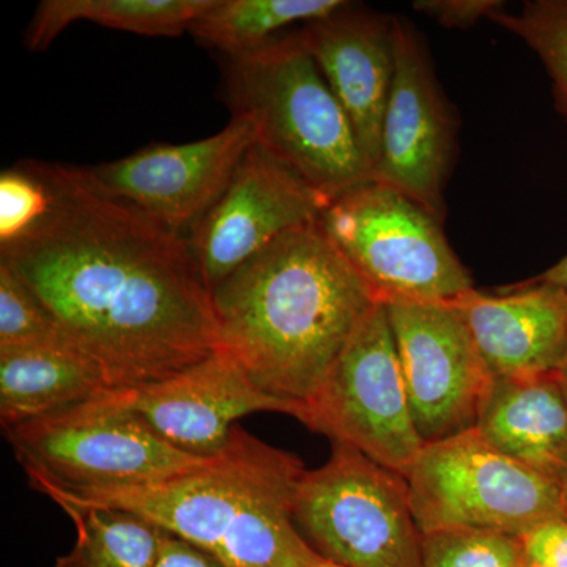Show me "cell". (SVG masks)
<instances>
[{"label":"cell","mask_w":567,"mask_h":567,"mask_svg":"<svg viewBox=\"0 0 567 567\" xmlns=\"http://www.w3.org/2000/svg\"><path fill=\"white\" fill-rule=\"evenodd\" d=\"M31 164L50 189V210L0 248V264L112 390L151 385L215 352L212 293L188 237L103 196L80 167Z\"/></svg>","instance_id":"cell-1"},{"label":"cell","mask_w":567,"mask_h":567,"mask_svg":"<svg viewBox=\"0 0 567 567\" xmlns=\"http://www.w3.org/2000/svg\"><path fill=\"white\" fill-rule=\"evenodd\" d=\"M254 144L251 121L233 115L226 128L205 140L151 145L125 158L80 169L103 196L186 235L221 196Z\"/></svg>","instance_id":"cell-10"},{"label":"cell","mask_w":567,"mask_h":567,"mask_svg":"<svg viewBox=\"0 0 567 567\" xmlns=\"http://www.w3.org/2000/svg\"><path fill=\"white\" fill-rule=\"evenodd\" d=\"M115 391L164 442L196 458L218 456L240 417L271 412L303 423L306 415L305 406L254 386L233 358L219 349L159 382Z\"/></svg>","instance_id":"cell-14"},{"label":"cell","mask_w":567,"mask_h":567,"mask_svg":"<svg viewBox=\"0 0 567 567\" xmlns=\"http://www.w3.org/2000/svg\"><path fill=\"white\" fill-rule=\"evenodd\" d=\"M385 306L421 439L475 427L492 374L457 309L450 301Z\"/></svg>","instance_id":"cell-11"},{"label":"cell","mask_w":567,"mask_h":567,"mask_svg":"<svg viewBox=\"0 0 567 567\" xmlns=\"http://www.w3.org/2000/svg\"><path fill=\"white\" fill-rule=\"evenodd\" d=\"M524 567H546V566L536 565V563L528 561V559H527V563H525Z\"/></svg>","instance_id":"cell-33"},{"label":"cell","mask_w":567,"mask_h":567,"mask_svg":"<svg viewBox=\"0 0 567 567\" xmlns=\"http://www.w3.org/2000/svg\"><path fill=\"white\" fill-rule=\"evenodd\" d=\"M561 503H563V511H565V517L567 518V480H566V483L563 484V487H561Z\"/></svg>","instance_id":"cell-31"},{"label":"cell","mask_w":567,"mask_h":567,"mask_svg":"<svg viewBox=\"0 0 567 567\" xmlns=\"http://www.w3.org/2000/svg\"><path fill=\"white\" fill-rule=\"evenodd\" d=\"M212 0H44L25 35L29 50L44 51L74 22L87 21L144 37H177Z\"/></svg>","instance_id":"cell-19"},{"label":"cell","mask_w":567,"mask_h":567,"mask_svg":"<svg viewBox=\"0 0 567 567\" xmlns=\"http://www.w3.org/2000/svg\"><path fill=\"white\" fill-rule=\"evenodd\" d=\"M3 431L32 487L80 492L148 486L208 461L164 442L115 390Z\"/></svg>","instance_id":"cell-5"},{"label":"cell","mask_w":567,"mask_h":567,"mask_svg":"<svg viewBox=\"0 0 567 567\" xmlns=\"http://www.w3.org/2000/svg\"><path fill=\"white\" fill-rule=\"evenodd\" d=\"M295 522L309 546L346 567H421V540L404 476L349 446L306 470Z\"/></svg>","instance_id":"cell-7"},{"label":"cell","mask_w":567,"mask_h":567,"mask_svg":"<svg viewBox=\"0 0 567 567\" xmlns=\"http://www.w3.org/2000/svg\"><path fill=\"white\" fill-rule=\"evenodd\" d=\"M76 528V543L54 567H155L162 528L128 511L61 506Z\"/></svg>","instance_id":"cell-21"},{"label":"cell","mask_w":567,"mask_h":567,"mask_svg":"<svg viewBox=\"0 0 567 567\" xmlns=\"http://www.w3.org/2000/svg\"><path fill=\"white\" fill-rule=\"evenodd\" d=\"M475 429L488 445L563 487L567 480V401L557 372L492 377Z\"/></svg>","instance_id":"cell-17"},{"label":"cell","mask_w":567,"mask_h":567,"mask_svg":"<svg viewBox=\"0 0 567 567\" xmlns=\"http://www.w3.org/2000/svg\"><path fill=\"white\" fill-rule=\"evenodd\" d=\"M520 537L488 529H440L424 533L421 567H524Z\"/></svg>","instance_id":"cell-23"},{"label":"cell","mask_w":567,"mask_h":567,"mask_svg":"<svg viewBox=\"0 0 567 567\" xmlns=\"http://www.w3.org/2000/svg\"><path fill=\"white\" fill-rule=\"evenodd\" d=\"M320 224L380 303L453 301L475 289L440 219L382 183L336 197Z\"/></svg>","instance_id":"cell-6"},{"label":"cell","mask_w":567,"mask_h":567,"mask_svg":"<svg viewBox=\"0 0 567 567\" xmlns=\"http://www.w3.org/2000/svg\"><path fill=\"white\" fill-rule=\"evenodd\" d=\"M413 9L434 18L445 28L465 29L503 9L496 0H420Z\"/></svg>","instance_id":"cell-26"},{"label":"cell","mask_w":567,"mask_h":567,"mask_svg":"<svg viewBox=\"0 0 567 567\" xmlns=\"http://www.w3.org/2000/svg\"><path fill=\"white\" fill-rule=\"evenodd\" d=\"M226 74L233 114L248 117L257 144L328 203L374 182L349 115L298 33L229 59Z\"/></svg>","instance_id":"cell-4"},{"label":"cell","mask_w":567,"mask_h":567,"mask_svg":"<svg viewBox=\"0 0 567 567\" xmlns=\"http://www.w3.org/2000/svg\"><path fill=\"white\" fill-rule=\"evenodd\" d=\"M328 205L256 142L221 196L186 234L205 286L212 293L281 235L319 221Z\"/></svg>","instance_id":"cell-12"},{"label":"cell","mask_w":567,"mask_h":567,"mask_svg":"<svg viewBox=\"0 0 567 567\" xmlns=\"http://www.w3.org/2000/svg\"><path fill=\"white\" fill-rule=\"evenodd\" d=\"M70 342L39 298L0 264V349Z\"/></svg>","instance_id":"cell-24"},{"label":"cell","mask_w":567,"mask_h":567,"mask_svg":"<svg viewBox=\"0 0 567 567\" xmlns=\"http://www.w3.org/2000/svg\"><path fill=\"white\" fill-rule=\"evenodd\" d=\"M47 183L31 162H21L0 175V248L17 244L50 210Z\"/></svg>","instance_id":"cell-25"},{"label":"cell","mask_w":567,"mask_h":567,"mask_svg":"<svg viewBox=\"0 0 567 567\" xmlns=\"http://www.w3.org/2000/svg\"><path fill=\"white\" fill-rule=\"evenodd\" d=\"M488 20L524 40L539 55L554 82L558 110L567 118V0H533L518 13L502 9Z\"/></svg>","instance_id":"cell-22"},{"label":"cell","mask_w":567,"mask_h":567,"mask_svg":"<svg viewBox=\"0 0 567 567\" xmlns=\"http://www.w3.org/2000/svg\"><path fill=\"white\" fill-rule=\"evenodd\" d=\"M394 78L374 182L405 194L442 221L453 156V118L416 32L393 18Z\"/></svg>","instance_id":"cell-13"},{"label":"cell","mask_w":567,"mask_h":567,"mask_svg":"<svg viewBox=\"0 0 567 567\" xmlns=\"http://www.w3.org/2000/svg\"><path fill=\"white\" fill-rule=\"evenodd\" d=\"M316 567H346V566H339L336 565V563L327 561V559H322V561L319 563Z\"/></svg>","instance_id":"cell-32"},{"label":"cell","mask_w":567,"mask_h":567,"mask_svg":"<svg viewBox=\"0 0 567 567\" xmlns=\"http://www.w3.org/2000/svg\"><path fill=\"white\" fill-rule=\"evenodd\" d=\"M375 303L319 219L281 235L212 290L216 349L265 394L306 409Z\"/></svg>","instance_id":"cell-2"},{"label":"cell","mask_w":567,"mask_h":567,"mask_svg":"<svg viewBox=\"0 0 567 567\" xmlns=\"http://www.w3.org/2000/svg\"><path fill=\"white\" fill-rule=\"evenodd\" d=\"M559 383H561L563 393H565V398L567 401V352L565 360H563L561 365H559L558 372H557Z\"/></svg>","instance_id":"cell-30"},{"label":"cell","mask_w":567,"mask_h":567,"mask_svg":"<svg viewBox=\"0 0 567 567\" xmlns=\"http://www.w3.org/2000/svg\"><path fill=\"white\" fill-rule=\"evenodd\" d=\"M110 390L103 369L71 342L0 349L3 429L91 402Z\"/></svg>","instance_id":"cell-18"},{"label":"cell","mask_w":567,"mask_h":567,"mask_svg":"<svg viewBox=\"0 0 567 567\" xmlns=\"http://www.w3.org/2000/svg\"><path fill=\"white\" fill-rule=\"evenodd\" d=\"M405 480L423 535L472 528L522 537L565 517L561 487L499 453L475 427L425 443Z\"/></svg>","instance_id":"cell-8"},{"label":"cell","mask_w":567,"mask_h":567,"mask_svg":"<svg viewBox=\"0 0 567 567\" xmlns=\"http://www.w3.org/2000/svg\"><path fill=\"white\" fill-rule=\"evenodd\" d=\"M303 424L406 477L425 446L413 420L386 306L375 303L353 331Z\"/></svg>","instance_id":"cell-9"},{"label":"cell","mask_w":567,"mask_h":567,"mask_svg":"<svg viewBox=\"0 0 567 567\" xmlns=\"http://www.w3.org/2000/svg\"><path fill=\"white\" fill-rule=\"evenodd\" d=\"M346 6L342 0H212L189 32L229 59L244 58L267 47L290 24H308Z\"/></svg>","instance_id":"cell-20"},{"label":"cell","mask_w":567,"mask_h":567,"mask_svg":"<svg viewBox=\"0 0 567 567\" xmlns=\"http://www.w3.org/2000/svg\"><path fill=\"white\" fill-rule=\"evenodd\" d=\"M324 81L349 115L372 175L394 78L393 18L350 7L298 32Z\"/></svg>","instance_id":"cell-15"},{"label":"cell","mask_w":567,"mask_h":567,"mask_svg":"<svg viewBox=\"0 0 567 567\" xmlns=\"http://www.w3.org/2000/svg\"><path fill=\"white\" fill-rule=\"evenodd\" d=\"M536 281L550 284L567 293V256L563 257L557 265L547 270L546 274L536 278Z\"/></svg>","instance_id":"cell-29"},{"label":"cell","mask_w":567,"mask_h":567,"mask_svg":"<svg viewBox=\"0 0 567 567\" xmlns=\"http://www.w3.org/2000/svg\"><path fill=\"white\" fill-rule=\"evenodd\" d=\"M155 567H226L219 559L188 540L162 529V546Z\"/></svg>","instance_id":"cell-28"},{"label":"cell","mask_w":567,"mask_h":567,"mask_svg":"<svg viewBox=\"0 0 567 567\" xmlns=\"http://www.w3.org/2000/svg\"><path fill=\"white\" fill-rule=\"evenodd\" d=\"M528 561L546 567H567V518H555L522 536Z\"/></svg>","instance_id":"cell-27"},{"label":"cell","mask_w":567,"mask_h":567,"mask_svg":"<svg viewBox=\"0 0 567 567\" xmlns=\"http://www.w3.org/2000/svg\"><path fill=\"white\" fill-rule=\"evenodd\" d=\"M462 316L492 377L555 374L567 352V293L533 281L517 292L472 289L450 301Z\"/></svg>","instance_id":"cell-16"},{"label":"cell","mask_w":567,"mask_h":567,"mask_svg":"<svg viewBox=\"0 0 567 567\" xmlns=\"http://www.w3.org/2000/svg\"><path fill=\"white\" fill-rule=\"evenodd\" d=\"M305 473L300 458L237 425L218 456L163 483L80 492L33 488L59 506L128 511L226 567H316L323 558L295 522Z\"/></svg>","instance_id":"cell-3"}]
</instances>
